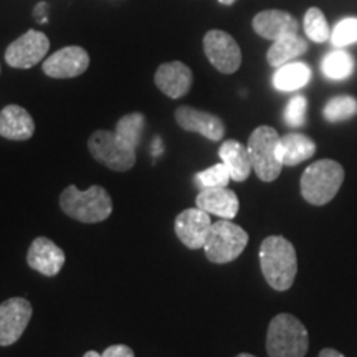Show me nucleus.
Listing matches in <instances>:
<instances>
[{
    "mask_svg": "<svg viewBox=\"0 0 357 357\" xmlns=\"http://www.w3.org/2000/svg\"><path fill=\"white\" fill-rule=\"evenodd\" d=\"M260 265L266 283L276 291H287L298 273L296 250L284 236H266L260 247Z\"/></svg>",
    "mask_w": 357,
    "mask_h": 357,
    "instance_id": "f257e3e1",
    "label": "nucleus"
},
{
    "mask_svg": "<svg viewBox=\"0 0 357 357\" xmlns=\"http://www.w3.org/2000/svg\"><path fill=\"white\" fill-rule=\"evenodd\" d=\"M60 207L66 215L82 223L106 220L113 212L111 195L101 185H91L88 190L68 185L60 195Z\"/></svg>",
    "mask_w": 357,
    "mask_h": 357,
    "instance_id": "f03ea898",
    "label": "nucleus"
},
{
    "mask_svg": "<svg viewBox=\"0 0 357 357\" xmlns=\"http://www.w3.org/2000/svg\"><path fill=\"white\" fill-rule=\"evenodd\" d=\"M310 337L305 324L296 316L281 312L271 319L266 334V352L270 357H305Z\"/></svg>",
    "mask_w": 357,
    "mask_h": 357,
    "instance_id": "7ed1b4c3",
    "label": "nucleus"
},
{
    "mask_svg": "<svg viewBox=\"0 0 357 357\" xmlns=\"http://www.w3.org/2000/svg\"><path fill=\"white\" fill-rule=\"evenodd\" d=\"M344 182V169L333 159H321L301 176V195L311 205H326L336 197Z\"/></svg>",
    "mask_w": 357,
    "mask_h": 357,
    "instance_id": "20e7f679",
    "label": "nucleus"
},
{
    "mask_svg": "<svg viewBox=\"0 0 357 357\" xmlns=\"http://www.w3.org/2000/svg\"><path fill=\"white\" fill-rule=\"evenodd\" d=\"M281 136L271 126H260L248 139V153L253 171L263 182H273L283 169L280 154Z\"/></svg>",
    "mask_w": 357,
    "mask_h": 357,
    "instance_id": "39448f33",
    "label": "nucleus"
},
{
    "mask_svg": "<svg viewBox=\"0 0 357 357\" xmlns=\"http://www.w3.org/2000/svg\"><path fill=\"white\" fill-rule=\"evenodd\" d=\"M248 245V234L236 223L222 218L212 223L211 234L204 245L208 261L223 265L238 258Z\"/></svg>",
    "mask_w": 357,
    "mask_h": 357,
    "instance_id": "423d86ee",
    "label": "nucleus"
},
{
    "mask_svg": "<svg viewBox=\"0 0 357 357\" xmlns=\"http://www.w3.org/2000/svg\"><path fill=\"white\" fill-rule=\"evenodd\" d=\"M88 149L98 162L116 172H124L136 164V147L111 131H95L88 141Z\"/></svg>",
    "mask_w": 357,
    "mask_h": 357,
    "instance_id": "0eeeda50",
    "label": "nucleus"
},
{
    "mask_svg": "<svg viewBox=\"0 0 357 357\" xmlns=\"http://www.w3.org/2000/svg\"><path fill=\"white\" fill-rule=\"evenodd\" d=\"M204 52L220 73L231 75L242 65V50L235 38L223 30H211L204 37Z\"/></svg>",
    "mask_w": 357,
    "mask_h": 357,
    "instance_id": "6e6552de",
    "label": "nucleus"
},
{
    "mask_svg": "<svg viewBox=\"0 0 357 357\" xmlns=\"http://www.w3.org/2000/svg\"><path fill=\"white\" fill-rule=\"evenodd\" d=\"M48 48H50V40L47 35L38 30H29L8 45L6 61L12 68L29 70L47 56Z\"/></svg>",
    "mask_w": 357,
    "mask_h": 357,
    "instance_id": "1a4fd4ad",
    "label": "nucleus"
},
{
    "mask_svg": "<svg viewBox=\"0 0 357 357\" xmlns=\"http://www.w3.org/2000/svg\"><path fill=\"white\" fill-rule=\"evenodd\" d=\"M32 319V305L25 298H10L0 305V346H12Z\"/></svg>",
    "mask_w": 357,
    "mask_h": 357,
    "instance_id": "9d476101",
    "label": "nucleus"
},
{
    "mask_svg": "<svg viewBox=\"0 0 357 357\" xmlns=\"http://www.w3.org/2000/svg\"><path fill=\"white\" fill-rule=\"evenodd\" d=\"M212 229L211 213L202 208H187L176 217V235L187 248H204Z\"/></svg>",
    "mask_w": 357,
    "mask_h": 357,
    "instance_id": "9b49d317",
    "label": "nucleus"
},
{
    "mask_svg": "<svg viewBox=\"0 0 357 357\" xmlns=\"http://www.w3.org/2000/svg\"><path fill=\"white\" fill-rule=\"evenodd\" d=\"M89 66L88 52L77 45L58 50L43 61V73L50 78H75L83 75Z\"/></svg>",
    "mask_w": 357,
    "mask_h": 357,
    "instance_id": "f8f14e48",
    "label": "nucleus"
},
{
    "mask_svg": "<svg viewBox=\"0 0 357 357\" xmlns=\"http://www.w3.org/2000/svg\"><path fill=\"white\" fill-rule=\"evenodd\" d=\"M176 121L184 131L197 132L211 141H220L225 136V124L222 119L207 111L181 106L176 109Z\"/></svg>",
    "mask_w": 357,
    "mask_h": 357,
    "instance_id": "ddd939ff",
    "label": "nucleus"
},
{
    "mask_svg": "<svg viewBox=\"0 0 357 357\" xmlns=\"http://www.w3.org/2000/svg\"><path fill=\"white\" fill-rule=\"evenodd\" d=\"M26 263L35 271L52 278L60 273L63 268L65 252L47 236H38L30 245L29 253H26Z\"/></svg>",
    "mask_w": 357,
    "mask_h": 357,
    "instance_id": "4468645a",
    "label": "nucleus"
},
{
    "mask_svg": "<svg viewBox=\"0 0 357 357\" xmlns=\"http://www.w3.org/2000/svg\"><path fill=\"white\" fill-rule=\"evenodd\" d=\"M154 82L155 86L164 95L172 98V100H178L190 91L194 77H192V71L185 63L171 61V63H162L159 66L155 71Z\"/></svg>",
    "mask_w": 357,
    "mask_h": 357,
    "instance_id": "2eb2a0df",
    "label": "nucleus"
},
{
    "mask_svg": "<svg viewBox=\"0 0 357 357\" xmlns=\"http://www.w3.org/2000/svg\"><path fill=\"white\" fill-rule=\"evenodd\" d=\"M253 30L266 40H278L284 35L300 32V22L284 10H263L253 17Z\"/></svg>",
    "mask_w": 357,
    "mask_h": 357,
    "instance_id": "dca6fc26",
    "label": "nucleus"
},
{
    "mask_svg": "<svg viewBox=\"0 0 357 357\" xmlns=\"http://www.w3.org/2000/svg\"><path fill=\"white\" fill-rule=\"evenodd\" d=\"M195 205L211 215L231 220L238 213L240 202L234 190L227 187H215V189H202L197 194Z\"/></svg>",
    "mask_w": 357,
    "mask_h": 357,
    "instance_id": "f3484780",
    "label": "nucleus"
},
{
    "mask_svg": "<svg viewBox=\"0 0 357 357\" xmlns=\"http://www.w3.org/2000/svg\"><path fill=\"white\" fill-rule=\"evenodd\" d=\"M35 123L29 111L19 105H8L0 111V136L10 141H26L33 136Z\"/></svg>",
    "mask_w": 357,
    "mask_h": 357,
    "instance_id": "a211bd4d",
    "label": "nucleus"
},
{
    "mask_svg": "<svg viewBox=\"0 0 357 357\" xmlns=\"http://www.w3.org/2000/svg\"><path fill=\"white\" fill-rule=\"evenodd\" d=\"M218 158H220L222 162L229 169L230 177L235 182L247 181L250 177V172L253 171L248 147L235 139H227L222 142L220 149H218Z\"/></svg>",
    "mask_w": 357,
    "mask_h": 357,
    "instance_id": "6ab92c4d",
    "label": "nucleus"
},
{
    "mask_svg": "<svg viewBox=\"0 0 357 357\" xmlns=\"http://www.w3.org/2000/svg\"><path fill=\"white\" fill-rule=\"evenodd\" d=\"M316 153V142L306 134L288 132L280 139V154L283 166H298Z\"/></svg>",
    "mask_w": 357,
    "mask_h": 357,
    "instance_id": "aec40b11",
    "label": "nucleus"
},
{
    "mask_svg": "<svg viewBox=\"0 0 357 357\" xmlns=\"http://www.w3.org/2000/svg\"><path fill=\"white\" fill-rule=\"evenodd\" d=\"M306 52H307L306 40H303L298 33H289L278 40H275V42L271 43V47L268 48V53H266V61L268 65L273 66V68H280V66L289 63V61H293L294 58H298Z\"/></svg>",
    "mask_w": 357,
    "mask_h": 357,
    "instance_id": "412c9836",
    "label": "nucleus"
},
{
    "mask_svg": "<svg viewBox=\"0 0 357 357\" xmlns=\"http://www.w3.org/2000/svg\"><path fill=\"white\" fill-rule=\"evenodd\" d=\"M311 79V68L300 61H289V63L276 68L273 77V86L278 91H296L306 86Z\"/></svg>",
    "mask_w": 357,
    "mask_h": 357,
    "instance_id": "4be33fe9",
    "label": "nucleus"
},
{
    "mask_svg": "<svg viewBox=\"0 0 357 357\" xmlns=\"http://www.w3.org/2000/svg\"><path fill=\"white\" fill-rule=\"evenodd\" d=\"M323 116L329 123H341L357 116V100L354 96L341 95L334 96L326 102Z\"/></svg>",
    "mask_w": 357,
    "mask_h": 357,
    "instance_id": "5701e85b",
    "label": "nucleus"
},
{
    "mask_svg": "<svg viewBox=\"0 0 357 357\" xmlns=\"http://www.w3.org/2000/svg\"><path fill=\"white\" fill-rule=\"evenodd\" d=\"M354 71V58L344 50L329 53L323 60V73L331 79H344Z\"/></svg>",
    "mask_w": 357,
    "mask_h": 357,
    "instance_id": "b1692460",
    "label": "nucleus"
},
{
    "mask_svg": "<svg viewBox=\"0 0 357 357\" xmlns=\"http://www.w3.org/2000/svg\"><path fill=\"white\" fill-rule=\"evenodd\" d=\"M303 29H305L306 37L314 43H324L326 40L331 38L328 20H326L323 10L318 7L307 8L305 20H303Z\"/></svg>",
    "mask_w": 357,
    "mask_h": 357,
    "instance_id": "393cba45",
    "label": "nucleus"
},
{
    "mask_svg": "<svg viewBox=\"0 0 357 357\" xmlns=\"http://www.w3.org/2000/svg\"><path fill=\"white\" fill-rule=\"evenodd\" d=\"M144 114L141 113H131L123 116L116 124V134L121 136L124 141H128L132 147H137L141 142V134L144 129Z\"/></svg>",
    "mask_w": 357,
    "mask_h": 357,
    "instance_id": "a878e982",
    "label": "nucleus"
},
{
    "mask_svg": "<svg viewBox=\"0 0 357 357\" xmlns=\"http://www.w3.org/2000/svg\"><path fill=\"white\" fill-rule=\"evenodd\" d=\"M230 181V172L223 162H218L215 166L195 174V184H197L200 190L215 189V187H227Z\"/></svg>",
    "mask_w": 357,
    "mask_h": 357,
    "instance_id": "bb28decb",
    "label": "nucleus"
},
{
    "mask_svg": "<svg viewBox=\"0 0 357 357\" xmlns=\"http://www.w3.org/2000/svg\"><path fill=\"white\" fill-rule=\"evenodd\" d=\"M331 42L334 47H347L357 42V19L347 17L334 26L331 32Z\"/></svg>",
    "mask_w": 357,
    "mask_h": 357,
    "instance_id": "cd10ccee",
    "label": "nucleus"
},
{
    "mask_svg": "<svg viewBox=\"0 0 357 357\" xmlns=\"http://www.w3.org/2000/svg\"><path fill=\"white\" fill-rule=\"evenodd\" d=\"M306 109H307V101L303 95L293 96L288 101L287 109H284V121L288 126L291 128H300L306 121Z\"/></svg>",
    "mask_w": 357,
    "mask_h": 357,
    "instance_id": "c85d7f7f",
    "label": "nucleus"
},
{
    "mask_svg": "<svg viewBox=\"0 0 357 357\" xmlns=\"http://www.w3.org/2000/svg\"><path fill=\"white\" fill-rule=\"evenodd\" d=\"M101 357H134V352L131 347L124 344H114L102 352Z\"/></svg>",
    "mask_w": 357,
    "mask_h": 357,
    "instance_id": "c756f323",
    "label": "nucleus"
},
{
    "mask_svg": "<svg viewBox=\"0 0 357 357\" xmlns=\"http://www.w3.org/2000/svg\"><path fill=\"white\" fill-rule=\"evenodd\" d=\"M47 10H48V3H45V2H40L38 6L35 7V17H37V20L40 22V24H45V22L48 20L47 15H45Z\"/></svg>",
    "mask_w": 357,
    "mask_h": 357,
    "instance_id": "7c9ffc66",
    "label": "nucleus"
},
{
    "mask_svg": "<svg viewBox=\"0 0 357 357\" xmlns=\"http://www.w3.org/2000/svg\"><path fill=\"white\" fill-rule=\"evenodd\" d=\"M318 357H344L341 354V352L336 351V349H331V347H328V349H323L319 352Z\"/></svg>",
    "mask_w": 357,
    "mask_h": 357,
    "instance_id": "2f4dec72",
    "label": "nucleus"
},
{
    "mask_svg": "<svg viewBox=\"0 0 357 357\" xmlns=\"http://www.w3.org/2000/svg\"><path fill=\"white\" fill-rule=\"evenodd\" d=\"M83 357H101V354H98L96 351H88L86 354H84Z\"/></svg>",
    "mask_w": 357,
    "mask_h": 357,
    "instance_id": "473e14b6",
    "label": "nucleus"
},
{
    "mask_svg": "<svg viewBox=\"0 0 357 357\" xmlns=\"http://www.w3.org/2000/svg\"><path fill=\"white\" fill-rule=\"evenodd\" d=\"M218 2H220L222 6H234L236 0H218Z\"/></svg>",
    "mask_w": 357,
    "mask_h": 357,
    "instance_id": "72a5a7b5",
    "label": "nucleus"
},
{
    "mask_svg": "<svg viewBox=\"0 0 357 357\" xmlns=\"http://www.w3.org/2000/svg\"><path fill=\"white\" fill-rule=\"evenodd\" d=\"M236 357H255V356H252V354H247V352H242V354H238Z\"/></svg>",
    "mask_w": 357,
    "mask_h": 357,
    "instance_id": "f704fd0d",
    "label": "nucleus"
}]
</instances>
